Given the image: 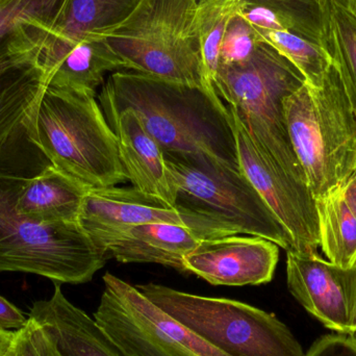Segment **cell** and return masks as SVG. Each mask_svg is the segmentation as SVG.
<instances>
[{"mask_svg":"<svg viewBox=\"0 0 356 356\" xmlns=\"http://www.w3.org/2000/svg\"><path fill=\"white\" fill-rule=\"evenodd\" d=\"M95 321L133 356H227L150 302L136 286L111 273Z\"/></svg>","mask_w":356,"mask_h":356,"instance_id":"obj_9","label":"cell"},{"mask_svg":"<svg viewBox=\"0 0 356 356\" xmlns=\"http://www.w3.org/2000/svg\"><path fill=\"white\" fill-rule=\"evenodd\" d=\"M280 246L261 236L204 238L186 255L184 272L213 286H259L273 278Z\"/></svg>","mask_w":356,"mask_h":356,"instance_id":"obj_13","label":"cell"},{"mask_svg":"<svg viewBox=\"0 0 356 356\" xmlns=\"http://www.w3.org/2000/svg\"><path fill=\"white\" fill-rule=\"evenodd\" d=\"M284 108L307 186L316 200L325 198L356 170V116L332 62L320 85L305 83Z\"/></svg>","mask_w":356,"mask_h":356,"instance_id":"obj_3","label":"cell"},{"mask_svg":"<svg viewBox=\"0 0 356 356\" xmlns=\"http://www.w3.org/2000/svg\"><path fill=\"white\" fill-rule=\"evenodd\" d=\"M43 50L0 62V154L37 106L48 86Z\"/></svg>","mask_w":356,"mask_h":356,"instance_id":"obj_16","label":"cell"},{"mask_svg":"<svg viewBox=\"0 0 356 356\" xmlns=\"http://www.w3.org/2000/svg\"><path fill=\"white\" fill-rule=\"evenodd\" d=\"M347 8L356 16V0H346V4H345Z\"/></svg>","mask_w":356,"mask_h":356,"instance_id":"obj_33","label":"cell"},{"mask_svg":"<svg viewBox=\"0 0 356 356\" xmlns=\"http://www.w3.org/2000/svg\"><path fill=\"white\" fill-rule=\"evenodd\" d=\"M89 188L49 165L27 178L17 209L25 218L41 224L74 223Z\"/></svg>","mask_w":356,"mask_h":356,"instance_id":"obj_19","label":"cell"},{"mask_svg":"<svg viewBox=\"0 0 356 356\" xmlns=\"http://www.w3.org/2000/svg\"><path fill=\"white\" fill-rule=\"evenodd\" d=\"M138 0H63L43 50L44 65L92 35L121 22Z\"/></svg>","mask_w":356,"mask_h":356,"instance_id":"obj_18","label":"cell"},{"mask_svg":"<svg viewBox=\"0 0 356 356\" xmlns=\"http://www.w3.org/2000/svg\"><path fill=\"white\" fill-rule=\"evenodd\" d=\"M241 6L228 22L220 48L219 67L244 65L264 42L257 29L243 16Z\"/></svg>","mask_w":356,"mask_h":356,"instance_id":"obj_27","label":"cell"},{"mask_svg":"<svg viewBox=\"0 0 356 356\" xmlns=\"http://www.w3.org/2000/svg\"><path fill=\"white\" fill-rule=\"evenodd\" d=\"M45 68L49 75L48 86L95 93L104 85L106 73L125 70L104 35H92L75 44L45 65Z\"/></svg>","mask_w":356,"mask_h":356,"instance_id":"obj_21","label":"cell"},{"mask_svg":"<svg viewBox=\"0 0 356 356\" xmlns=\"http://www.w3.org/2000/svg\"><path fill=\"white\" fill-rule=\"evenodd\" d=\"M342 194L347 207L356 218V170L343 186Z\"/></svg>","mask_w":356,"mask_h":356,"instance_id":"obj_31","label":"cell"},{"mask_svg":"<svg viewBox=\"0 0 356 356\" xmlns=\"http://www.w3.org/2000/svg\"><path fill=\"white\" fill-rule=\"evenodd\" d=\"M246 6H263L286 17L299 35L324 49L323 24L318 0H242ZM325 50V49H324Z\"/></svg>","mask_w":356,"mask_h":356,"instance_id":"obj_26","label":"cell"},{"mask_svg":"<svg viewBox=\"0 0 356 356\" xmlns=\"http://www.w3.org/2000/svg\"><path fill=\"white\" fill-rule=\"evenodd\" d=\"M8 356H64L43 325L29 317L26 325L15 332Z\"/></svg>","mask_w":356,"mask_h":356,"instance_id":"obj_28","label":"cell"},{"mask_svg":"<svg viewBox=\"0 0 356 356\" xmlns=\"http://www.w3.org/2000/svg\"><path fill=\"white\" fill-rule=\"evenodd\" d=\"M305 356H356V343L346 334H327L320 338Z\"/></svg>","mask_w":356,"mask_h":356,"instance_id":"obj_29","label":"cell"},{"mask_svg":"<svg viewBox=\"0 0 356 356\" xmlns=\"http://www.w3.org/2000/svg\"><path fill=\"white\" fill-rule=\"evenodd\" d=\"M259 33L264 41L275 48L302 73L309 85H320L332 64L330 56L321 46L288 27Z\"/></svg>","mask_w":356,"mask_h":356,"instance_id":"obj_25","label":"cell"},{"mask_svg":"<svg viewBox=\"0 0 356 356\" xmlns=\"http://www.w3.org/2000/svg\"><path fill=\"white\" fill-rule=\"evenodd\" d=\"M150 302L227 356H305L275 316L246 303L198 296L162 284H138Z\"/></svg>","mask_w":356,"mask_h":356,"instance_id":"obj_7","label":"cell"},{"mask_svg":"<svg viewBox=\"0 0 356 356\" xmlns=\"http://www.w3.org/2000/svg\"><path fill=\"white\" fill-rule=\"evenodd\" d=\"M27 178L0 170V273L35 274L54 284L91 282L108 254L74 223L41 224L17 209Z\"/></svg>","mask_w":356,"mask_h":356,"instance_id":"obj_4","label":"cell"},{"mask_svg":"<svg viewBox=\"0 0 356 356\" xmlns=\"http://www.w3.org/2000/svg\"><path fill=\"white\" fill-rule=\"evenodd\" d=\"M337 1L340 2V3H342L343 6H345V4H346V0H337Z\"/></svg>","mask_w":356,"mask_h":356,"instance_id":"obj_36","label":"cell"},{"mask_svg":"<svg viewBox=\"0 0 356 356\" xmlns=\"http://www.w3.org/2000/svg\"><path fill=\"white\" fill-rule=\"evenodd\" d=\"M104 114L116 135L127 179L140 192L175 209L177 186L165 162L164 152L146 131L140 117L133 110Z\"/></svg>","mask_w":356,"mask_h":356,"instance_id":"obj_14","label":"cell"},{"mask_svg":"<svg viewBox=\"0 0 356 356\" xmlns=\"http://www.w3.org/2000/svg\"><path fill=\"white\" fill-rule=\"evenodd\" d=\"M98 100L104 113L133 110L164 152L240 167L232 115L216 90L120 70L108 76Z\"/></svg>","mask_w":356,"mask_h":356,"instance_id":"obj_1","label":"cell"},{"mask_svg":"<svg viewBox=\"0 0 356 356\" xmlns=\"http://www.w3.org/2000/svg\"><path fill=\"white\" fill-rule=\"evenodd\" d=\"M324 49L336 67L356 116V16L337 0H318Z\"/></svg>","mask_w":356,"mask_h":356,"instance_id":"obj_22","label":"cell"},{"mask_svg":"<svg viewBox=\"0 0 356 356\" xmlns=\"http://www.w3.org/2000/svg\"><path fill=\"white\" fill-rule=\"evenodd\" d=\"M307 83L302 73L264 41L241 66L219 67L213 88L234 108L247 133L278 166L307 184L284 117V99Z\"/></svg>","mask_w":356,"mask_h":356,"instance_id":"obj_6","label":"cell"},{"mask_svg":"<svg viewBox=\"0 0 356 356\" xmlns=\"http://www.w3.org/2000/svg\"><path fill=\"white\" fill-rule=\"evenodd\" d=\"M15 332L0 330V356H8L14 341Z\"/></svg>","mask_w":356,"mask_h":356,"instance_id":"obj_32","label":"cell"},{"mask_svg":"<svg viewBox=\"0 0 356 356\" xmlns=\"http://www.w3.org/2000/svg\"><path fill=\"white\" fill-rule=\"evenodd\" d=\"M164 158L177 186V207L216 218L238 234L293 249L288 230L240 167L207 156L164 152Z\"/></svg>","mask_w":356,"mask_h":356,"instance_id":"obj_8","label":"cell"},{"mask_svg":"<svg viewBox=\"0 0 356 356\" xmlns=\"http://www.w3.org/2000/svg\"><path fill=\"white\" fill-rule=\"evenodd\" d=\"M29 318L10 301L0 296V330L17 332L26 325Z\"/></svg>","mask_w":356,"mask_h":356,"instance_id":"obj_30","label":"cell"},{"mask_svg":"<svg viewBox=\"0 0 356 356\" xmlns=\"http://www.w3.org/2000/svg\"><path fill=\"white\" fill-rule=\"evenodd\" d=\"M63 0H0V62L44 49Z\"/></svg>","mask_w":356,"mask_h":356,"instance_id":"obj_20","label":"cell"},{"mask_svg":"<svg viewBox=\"0 0 356 356\" xmlns=\"http://www.w3.org/2000/svg\"><path fill=\"white\" fill-rule=\"evenodd\" d=\"M242 3V0H198L196 20L203 70L207 83L213 87L228 22Z\"/></svg>","mask_w":356,"mask_h":356,"instance_id":"obj_24","label":"cell"},{"mask_svg":"<svg viewBox=\"0 0 356 356\" xmlns=\"http://www.w3.org/2000/svg\"><path fill=\"white\" fill-rule=\"evenodd\" d=\"M197 6L198 0H138L104 40L125 70L215 90L203 70Z\"/></svg>","mask_w":356,"mask_h":356,"instance_id":"obj_5","label":"cell"},{"mask_svg":"<svg viewBox=\"0 0 356 356\" xmlns=\"http://www.w3.org/2000/svg\"><path fill=\"white\" fill-rule=\"evenodd\" d=\"M79 226L98 248L106 253L108 245L134 226L167 223L186 226L207 238L240 234L232 226L211 216L190 209L167 207L135 188H108L89 190L79 213Z\"/></svg>","mask_w":356,"mask_h":356,"instance_id":"obj_10","label":"cell"},{"mask_svg":"<svg viewBox=\"0 0 356 356\" xmlns=\"http://www.w3.org/2000/svg\"><path fill=\"white\" fill-rule=\"evenodd\" d=\"M238 165L257 192L284 226L299 252H317L320 247L319 218L316 199L309 186L278 166L247 133L232 106Z\"/></svg>","mask_w":356,"mask_h":356,"instance_id":"obj_11","label":"cell"},{"mask_svg":"<svg viewBox=\"0 0 356 356\" xmlns=\"http://www.w3.org/2000/svg\"><path fill=\"white\" fill-rule=\"evenodd\" d=\"M95 92L47 86L24 124L50 165L89 190L127 180L116 135Z\"/></svg>","mask_w":356,"mask_h":356,"instance_id":"obj_2","label":"cell"},{"mask_svg":"<svg viewBox=\"0 0 356 356\" xmlns=\"http://www.w3.org/2000/svg\"><path fill=\"white\" fill-rule=\"evenodd\" d=\"M356 328V305H355V314H353V332Z\"/></svg>","mask_w":356,"mask_h":356,"instance_id":"obj_34","label":"cell"},{"mask_svg":"<svg viewBox=\"0 0 356 356\" xmlns=\"http://www.w3.org/2000/svg\"><path fill=\"white\" fill-rule=\"evenodd\" d=\"M56 341L64 356H133L127 353L97 322L70 302L60 284L52 296L33 302L29 311Z\"/></svg>","mask_w":356,"mask_h":356,"instance_id":"obj_15","label":"cell"},{"mask_svg":"<svg viewBox=\"0 0 356 356\" xmlns=\"http://www.w3.org/2000/svg\"><path fill=\"white\" fill-rule=\"evenodd\" d=\"M349 337H350L351 340L355 341V342L356 343V328L355 330H353V332H351L350 334H349Z\"/></svg>","mask_w":356,"mask_h":356,"instance_id":"obj_35","label":"cell"},{"mask_svg":"<svg viewBox=\"0 0 356 356\" xmlns=\"http://www.w3.org/2000/svg\"><path fill=\"white\" fill-rule=\"evenodd\" d=\"M320 246L330 263L343 268L356 264V218L345 202L342 188L316 200Z\"/></svg>","mask_w":356,"mask_h":356,"instance_id":"obj_23","label":"cell"},{"mask_svg":"<svg viewBox=\"0 0 356 356\" xmlns=\"http://www.w3.org/2000/svg\"><path fill=\"white\" fill-rule=\"evenodd\" d=\"M204 238V234L186 226L141 224L108 245L106 254L120 263L158 264L184 272V257Z\"/></svg>","mask_w":356,"mask_h":356,"instance_id":"obj_17","label":"cell"},{"mask_svg":"<svg viewBox=\"0 0 356 356\" xmlns=\"http://www.w3.org/2000/svg\"><path fill=\"white\" fill-rule=\"evenodd\" d=\"M286 280L294 298L326 327L349 336L356 305V264L343 268L317 252L286 251Z\"/></svg>","mask_w":356,"mask_h":356,"instance_id":"obj_12","label":"cell"}]
</instances>
